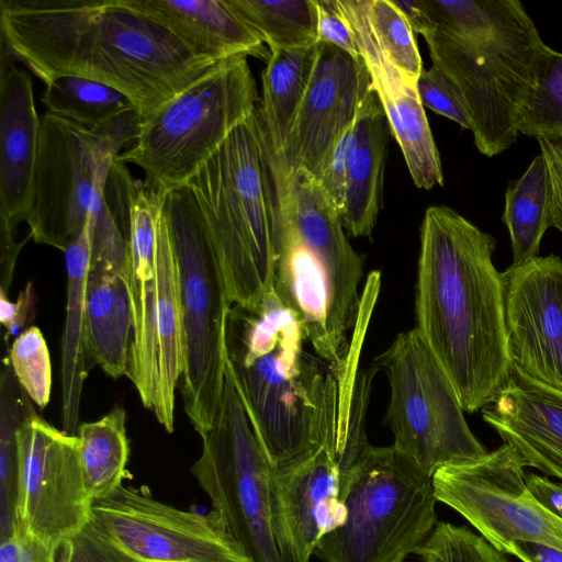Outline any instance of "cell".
<instances>
[{
  "label": "cell",
  "instance_id": "obj_36",
  "mask_svg": "<svg viewBox=\"0 0 562 562\" xmlns=\"http://www.w3.org/2000/svg\"><path fill=\"white\" fill-rule=\"evenodd\" d=\"M420 562H508L482 536L450 522H437L415 552Z\"/></svg>",
  "mask_w": 562,
  "mask_h": 562
},
{
  "label": "cell",
  "instance_id": "obj_18",
  "mask_svg": "<svg viewBox=\"0 0 562 562\" xmlns=\"http://www.w3.org/2000/svg\"><path fill=\"white\" fill-rule=\"evenodd\" d=\"M502 278L512 364L562 391V259L549 255L512 263Z\"/></svg>",
  "mask_w": 562,
  "mask_h": 562
},
{
  "label": "cell",
  "instance_id": "obj_25",
  "mask_svg": "<svg viewBox=\"0 0 562 562\" xmlns=\"http://www.w3.org/2000/svg\"><path fill=\"white\" fill-rule=\"evenodd\" d=\"M371 86L383 108L417 188L443 186V173L417 83L393 67L370 72Z\"/></svg>",
  "mask_w": 562,
  "mask_h": 562
},
{
  "label": "cell",
  "instance_id": "obj_31",
  "mask_svg": "<svg viewBox=\"0 0 562 562\" xmlns=\"http://www.w3.org/2000/svg\"><path fill=\"white\" fill-rule=\"evenodd\" d=\"M45 86L41 101L46 111L87 127L104 125L136 110L125 93L89 78L59 76Z\"/></svg>",
  "mask_w": 562,
  "mask_h": 562
},
{
  "label": "cell",
  "instance_id": "obj_34",
  "mask_svg": "<svg viewBox=\"0 0 562 562\" xmlns=\"http://www.w3.org/2000/svg\"><path fill=\"white\" fill-rule=\"evenodd\" d=\"M29 396L19 384L9 358L0 374V536L15 530L16 431L24 417Z\"/></svg>",
  "mask_w": 562,
  "mask_h": 562
},
{
  "label": "cell",
  "instance_id": "obj_21",
  "mask_svg": "<svg viewBox=\"0 0 562 562\" xmlns=\"http://www.w3.org/2000/svg\"><path fill=\"white\" fill-rule=\"evenodd\" d=\"M481 414L525 467L562 480V391L512 364L506 385Z\"/></svg>",
  "mask_w": 562,
  "mask_h": 562
},
{
  "label": "cell",
  "instance_id": "obj_40",
  "mask_svg": "<svg viewBox=\"0 0 562 562\" xmlns=\"http://www.w3.org/2000/svg\"><path fill=\"white\" fill-rule=\"evenodd\" d=\"M317 9L316 43L334 45L359 56L352 31L341 12L338 0H315Z\"/></svg>",
  "mask_w": 562,
  "mask_h": 562
},
{
  "label": "cell",
  "instance_id": "obj_39",
  "mask_svg": "<svg viewBox=\"0 0 562 562\" xmlns=\"http://www.w3.org/2000/svg\"><path fill=\"white\" fill-rule=\"evenodd\" d=\"M55 562H138L106 538L90 522L56 548Z\"/></svg>",
  "mask_w": 562,
  "mask_h": 562
},
{
  "label": "cell",
  "instance_id": "obj_13",
  "mask_svg": "<svg viewBox=\"0 0 562 562\" xmlns=\"http://www.w3.org/2000/svg\"><path fill=\"white\" fill-rule=\"evenodd\" d=\"M525 468L515 448L503 442L477 460L437 470L435 495L494 548L526 541L562 551V518L527 488Z\"/></svg>",
  "mask_w": 562,
  "mask_h": 562
},
{
  "label": "cell",
  "instance_id": "obj_19",
  "mask_svg": "<svg viewBox=\"0 0 562 562\" xmlns=\"http://www.w3.org/2000/svg\"><path fill=\"white\" fill-rule=\"evenodd\" d=\"M160 198L139 182L132 199L128 234V289L133 336L127 376L143 405L158 411L157 317L159 286L157 227Z\"/></svg>",
  "mask_w": 562,
  "mask_h": 562
},
{
  "label": "cell",
  "instance_id": "obj_6",
  "mask_svg": "<svg viewBox=\"0 0 562 562\" xmlns=\"http://www.w3.org/2000/svg\"><path fill=\"white\" fill-rule=\"evenodd\" d=\"M216 251L232 306L255 311L272 289L273 192L256 112L187 183Z\"/></svg>",
  "mask_w": 562,
  "mask_h": 562
},
{
  "label": "cell",
  "instance_id": "obj_43",
  "mask_svg": "<svg viewBox=\"0 0 562 562\" xmlns=\"http://www.w3.org/2000/svg\"><path fill=\"white\" fill-rule=\"evenodd\" d=\"M550 179V227L562 233V144L537 139Z\"/></svg>",
  "mask_w": 562,
  "mask_h": 562
},
{
  "label": "cell",
  "instance_id": "obj_38",
  "mask_svg": "<svg viewBox=\"0 0 562 562\" xmlns=\"http://www.w3.org/2000/svg\"><path fill=\"white\" fill-rule=\"evenodd\" d=\"M360 138V124L357 116L353 124L344 133L314 178L328 199L338 210L344 204L347 173Z\"/></svg>",
  "mask_w": 562,
  "mask_h": 562
},
{
  "label": "cell",
  "instance_id": "obj_3",
  "mask_svg": "<svg viewBox=\"0 0 562 562\" xmlns=\"http://www.w3.org/2000/svg\"><path fill=\"white\" fill-rule=\"evenodd\" d=\"M273 191L276 261L272 289L300 318L306 340L341 383L356 373L351 333L362 316L363 260L318 182L267 158Z\"/></svg>",
  "mask_w": 562,
  "mask_h": 562
},
{
  "label": "cell",
  "instance_id": "obj_12",
  "mask_svg": "<svg viewBox=\"0 0 562 562\" xmlns=\"http://www.w3.org/2000/svg\"><path fill=\"white\" fill-rule=\"evenodd\" d=\"M389 380L393 447L426 475L488 451L471 431L457 392L419 331L396 335L375 358Z\"/></svg>",
  "mask_w": 562,
  "mask_h": 562
},
{
  "label": "cell",
  "instance_id": "obj_16",
  "mask_svg": "<svg viewBox=\"0 0 562 562\" xmlns=\"http://www.w3.org/2000/svg\"><path fill=\"white\" fill-rule=\"evenodd\" d=\"M341 406L329 404L315 447L271 472V499L279 539L292 562H310L321 539L340 527Z\"/></svg>",
  "mask_w": 562,
  "mask_h": 562
},
{
  "label": "cell",
  "instance_id": "obj_37",
  "mask_svg": "<svg viewBox=\"0 0 562 562\" xmlns=\"http://www.w3.org/2000/svg\"><path fill=\"white\" fill-rule=\"evenodd\" d=\"M417 92L424 108L452 120L465 130H472L470 115L459 91L439 67L431 65L422 70Z\"/></svg>",
  "mask_w": 562,
  "mask_h": 562
},
{
  "label": "cell",
  "instance_id": "obj_23",
  "mask_svg": "<svg viewBox=\"0 0 562 562\" xmlns=\"http://www.w3.org/2000/svg\"><path fill=\"white\" fill-rule=\"evenodd\" d=\"M94 213L77 239L64 251L67 273V304L61 338V418L64 430L76 435L83 382L91 363L86 340V292L91 266Z\"/></svg>",
  "mask_w": 562,
  "mask_h": 562
},
{
  "label": "cell",
  "instance_id": "obj_41",
  "mask_svg": "<svg viewBox=\"0 0 562 562\" xmlns=\"http://www.w3.org/2000/svg\"><path fill=\"white\" fill-rule=\"evenodd\" d=\"M35 314V291L31 281L20 292L15 302L0 291V323L5 328L4 340L18 337L27 327Z\"/></svg>",
  "mask_w": 562,
  "mask_h": 562
},
{
  "label": "cell",
  "instance_id": "obj_45",
  "mask_svg": "<svg viewBox=\"0 0 562 562\" xmlns=\"http://www.w3.org/2000/svg\"><path fill=\"white\" fill-rule=\"evenodd\" d=\"M495 549L504 554L515 555L522 562H562V551L540 543L508 541Z\"/></svg>",
  "mask_w": 562,
  "mask_h": 562
},
{
  "label": "cell",
  "instance_id": "obj_9",
  "mask_svg": "<svg viewBox=\"0 0 562 562\" xmlns=\"http://www.w3.org/2000/svg\"><path fill=\"white\" fill-rule=\"evenodd\" d=\"M258 101L247 57L224 60L143 119L138 137L117 160L138 166L144 189L162 196L186 186L254 115Z\"/></svg>",
  "mask_w": 562,
  "mask_h": 562
},
{
  "label": "cell",
  "instance_id": "obj_17",
  "mask_svg": "<svg viewBox=\"0 0 562 562\" xmlns=\"http://www.w3.org/2000/svg\"><path fill=\"white\" fill-rule=\"evenodd\" d=\"M371 90L360 56L316 43L315 64L291 131L280 153L269 147L276 160L288 172L304 171L316 178Z\"/></svg>",
  "mask_w": 562,
  "mask_h": 562
},
{
  "label": "cell",
  "instance_id": "obj_11",
  "mask_svg": "<svg viewBox=\"0 0 562 562\" xmlns=\"http://www.w3.org/2000/svg\"><path fill=\"white\" fill-rule=\"evenodd\" d=\"M200 437L191 471L211 499V517L249 562H292L274 526L272 467L227 371L214 425Z\"/></svg>",
  "mask_w": 562,
  "mask_h": 562
},
{
  "label": "cell",
  "instance_id": "obj_7",
  "mask_svg": "<svg viewBox=\"0 0 562 562\" xmlns=\"http://www.w3.org/2000/svg\"><path fill=\"white\" fill-rule=\"evenodd\" d=\"M176 257L182 318L183 409L199 435L210 430L222 402L232 311L223 271L189 186L160 196Z\"/></svg>",
  "mask_w": 562,
  "mask_h": 562
},
{
  "label": "cell",
  "instance_id": "obj_26",
  "mask_svg": "<svg viewBox=\"0 0 562 562\" xmlns=\"http://www.w3.org/2000/svg\"><path fill=\"white\" fill-rule=\"evenodd\" d=\"M358 119L360 138L347 173L340 218L348 235L370 237L380 210L389 126L373 89L364 99Z\"/></svg>",
  "mask_w": 562,
  "mask_h": 562
},
{
  "label": "cell",
  "instance_id": "obj_47",
  "mask_svg": "<svg viewBox=\"0 0 562 562\" xmlns=\"http://www.w3.org/2000/svg\"><path fill=\"white\" fill-rule=\"evenodd\" d=\"M404 15L412 30L424 37L430 34L435 27L424 8L422 0H391Z\"/></svg>",
  "mask_w": 562,
  "mask_h": 562
},
{
  "label": "cell",
  "instance_id": "obj_42",
  "mask_svg": "<svg viewBox=\"0 0 562 562\" xmlns=\"http://www.w3.org/2000/svg\"><path fill=\"white\" fill-rule=\"evenodd\" d=\"M0 544V562H55L56 549L19 529Z\"/></svg>",
  "mask_w": 562,
  "mask_h": 562
},
{
  "label": "cell",
  "instance_id": "obj_2",
  "mask_svg": "<svg viewBox=\"0 0 562 562\" xmlns=\"http://www.w3.org/2000/svg\"><path fill=\"white\" fill-rule=\"evenodd\" d=\"M495 238L445 205L429 206L420 226L416 329L450 379L461 406L493 404L512 369L503 278Z\"/></svg>",
  "mask_w": 562,
  "mask_h": 562
},
{
  "label": "cell",
  "instance_id": "obj_24",
  "mask_svg": "<svg viewBox=\"0 0 562 562\" xmlns=\"http://www.w3.org/2000/svg\"><path fill=\"white\" fill-rule=\"evenodd\" d=\"M132 336L128 272L90 267L86 292V340L90 363H97L113 379L127 375Z\"/></svg>",
  "mask_w": 562,
  "mask_h": 562
},
{
  "label": "cell",
  "instance_id": "obj_5",
  "mask_svg": "<svg viewBox=\"0 0 562 562\" xmlns=\"http://www.w3.org/2000/svg\"><path fill=\"white\" fill-rule=\"evenodd\" d=\"M435 30L425 36L432 65L459 91L479 151L517 139V119L546 45L518 0H422Z\"/></svg>",
  "mask_w": 562,
  "mask_h": 562
},
{
  "label": "cell",
  "instance_id": "obj_27",
  "mask_svg": "<svg viewBox=\"0 0 562 562\" xmlns=\"http://www.w3.org/2000/svg\"><path fill=\"white\" fill-rule=\"evenodd\" d=\"M368 70L389 66L417 83L423 70L414 31L391 0H338Z\"/></svg>",
  "mask_w": 562,
  "mask_h": 562
},
{
  "label": "cell",
  "instance_id": "obj_32",
  "mask_svg": "<svg viewBox=\"0 0 562 562\" xmlns=\"http://www.w3.org/2000/svg\"><path fill=\"white\" fill-rule=\"evenodd\" d=\"M270 52L310 47L317 38L315 0H229Z\"/></svg>",
  "mask_w": 562,
  "mask_h": 562
},
{
  "label": "cell",
  "instance_id": "obj_15",
  "mask_svg": "<svg viewBox=\"0 0 562 562\" xmlns=\"http://www.w3.org/2000/svg\"><path fill=\"white\" fill-rule=\"evenodd\" d=\"M90 524L138 562H249L211 515L161 503L123 484L91 504Z\"/></svg>",
  "mask_w": 562,
  "mask_h": 562
},
{
  "label": "cell",
  "instance_id": "obj_10",
  "mask_svg": "<svg viewBox=\"0 0 562 562\" xmlns=\"http://www.w3.org/2000/svg\"><path fill=\"white\" fill-rule=\"evenodd\" d=\"M142 121L131 110L87 127L44 113L26 221L35 243L65 251L79 237L101 204L112 164L136 140Z\"/></svg>",
  "mask_w": 562,
  "mask_h": 562
},
{
  "label": "cell",
  "instance_id": "obj_46",
  "mask_svg": "<svg viewBox=\"0 0 562 562\" xmlns=\"http://www.w3.org/2000/svg\"><path fill=\"white\" fill-rule=\"evenodd\" d=\"M525 480L530 493L562 518V482L555 483L535 473L526 474Z\"/></svg>",
  "mask_w": 562,
  "mask_h": 562
},
{
  "label": "cell",
  "instance_id": "obj_35",
  "mask_svg": "<svg viewBox=\"0 0 562 562\" xmlns=\"http://www.w3.org/2000/svg\"><path fill=\"white\" fill-rule=\"evenodd\" d=\"M9 360L29 398L45 408L52 393V362L46 340L37 326H29L11 344Z\"/></svg>",
  "mask_w": 562,
  "mask_h": 562
},
{
  "label": "cell",
  "instance_id": "obj_20",
  "mask_svg": "<svg viewBox=\"0 0 562 562\" xmlns=\"http://www.w3.org/2000/svg\"><path fill=\"white\" fill-rule=\"evenodd\" d=\"M0 44V213L14 229L30 213L41 119L30 74L3 37Z\"/></svg>",
  "mask_w": 562,
  "mask_h": 562
},
{
  "label": "cell",
  "instance_id": "obj_8",
  "mask_svg": "<svg viewBox=\"0 0 562 562\" xmlns=\"http://www.w3.org/2000/svg\"><path fill=\"white\" fill-rule=\"evenodd\" d=\"M344 524L325 535L323 562H403L437 525L432 480L393 446H366L341 475Z\"/></svg>",
  "mask_w": 562,
  "mask_h": 562
},
{
  "label": "cell",
  "instance_id": "obj_28",
  "mask_svg": "<svg viewBox=\"0 0 562 562\" xmlns=\"http://www.w3.org/2000/svg\"><path fill=\"white\" fill-rule=\"evenodd\" d=\"M316 44L270 52L262 71V97L256 114L265 138L280 153L291 131L315 64Z\"/></svg>",
  "mask_w": 562,
  "mask_h": 562
},
{
  "label": "cell",
  "instance_id": "obj_44",
  "mask_svg": "<svg viewBox=\"0 0 562 562\" xmlns=\"http://www.w3.org/2000/svg\"><path fill=\"white\" fill-rule=\"evenodd\" d=\"M13 228L7 217L0 213V291L8 295L13 272L21 248L31 238L29 234L21 243L13 237Z\"/></svg>",
  "mask_w": 562,
  "mask_h": 562
},
{
  "label": "cell",
  "instance_id": "obj_1",
  "mask_svg": "<svg viewBox=\"0 0 562 562\" xmlns=\"http://www.w3.org/2000/svg\"><path fill=\"white\" fill-rule=\"evenodd\" d=\"M0 35L44 83L102 82L125 93L142 119L220 64L123 0H1Z\"/></svg>",
  "mask_w": 562,
  "mask_h": 562
},
{
  "label": "cell",
  "instance_id": "obj_22",
  "mask_svg": "<svg viewBox=\"0 0 562 562\" xmlns=\"http://www.w3.org/2000/svg\"><path fill=\"white\" fill-rule=\"evenodd\" d=\"M151 18L193 55L213 63L237 56L269 58L259 35L229 0H123Z\"/></svg>",
  "mask_w": 562,
  "mask_h": 562
},
{
  "label": "cell",
  "instance_id": "obj_30",
  "mask_svg": "<svg viewBox=\"0 0 562 562\" xmlns=\"http://www.w3.org/2000/svg\"><path fill=\"white\" fill-rule=\"evenodd\" d=\"M502 221L509 234L513 263L537 257L541 239L550 227V179L541 154L507 188Z\"/></svg>",
  "mask_w": 562,
  "mask_h": 562
},
{
  "label": "cell",
  "instance_id": "obj_33",
  "mask_svg": "<svg viewBox=\"0 0 562 562\" xmlns=\"http://www.w3.org/2000/svg\"><path fill=\"white\" fill-rule=\"evenodd\" d=\"M519 134L562 144V53L544 45L517 119Z\"/></svg>",
  "mask_w": 562,
  "mask_h": 562
},
{
  "label": "cell",
  "instance_id": "obj_4",
  "mask_svg": "<svg viewBox=\"0 0 562 562\" xmlns=\"http://www.w3.org/2000/svg\"><path fill=\"white\" fill-rule=\"evenodd\" d=\"M297 315L269 290L259 307H232L227 364L251 428L272 468L317 445L339 380L304 349Z\"/></svg>",
  "mask_w": 562,
  "mask_h": 562
},
{
  "label": "cell",
  "instance_id": "obj_14",
  "mask_svg": "<svg viewBox=\"0 0 562 562\" xmlns=\"http://www.w3.org/2000/svg\"><path fill=\"white\" fill-rule=\"evenodd\" d=\"M29 400L16 431L15 529L56 549L91 519L78 439L59 430Z\"/></svg>",
  "mask_w": 562,
  "mask_h": 562
},
{
  "label": "cell",
  "instance_id": "obj_29",
  "mask_svg": "<svg viewBox=\"0 0 562 562\" xmlns=\"http://www.w3.org/2000/svg\"><path fill=\"white\" fill-rule=\"evenodd\" d=\"M78 458L85 488L91 502L110 495L127 476L130 443L126 413L115 405L94 422L77 429Z\"/></svg>",
  "mask_w": 562,
  "mask_h": 562
}]
</instances>
